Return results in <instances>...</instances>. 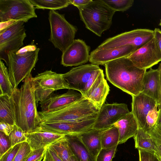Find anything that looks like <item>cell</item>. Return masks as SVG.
<instances>
[{
	"mask_svg": "<svg viewBox=\"0 0 161 161\" xmlns=\"http://www.w3.org/2000/svg\"><path fill=\"white\" fill-rule=\"evenodd\" d=\"M147 132L155 142L161 144V125L156 124Z\"/></svg>",
	"mask_w": 161,
	"mask_h": 161,
	"instance_id": "38",
	"label": "cell"
},
{
	"mask_svg": "<svg viewBox=\"0 0 161 161\" xmlns=\"http://www.w3.org/2000/svg\"><path fill=\"white\" fill-rule=\"evenodd\" d=\"M22 21L15 22L0 30V60L7 63V54L19 50L23 45L26 35Z\"/></svg>",
	"mask_w": 161,
	"mask_h": 161,
	"instance_id": "10",
	"label": "cell"
},
{
	"mask_svg": "<svg viewBox=\"0 0 161 161\" xmlns=\"http://www.w3.org/2000/svg\"><path fill=\"white\" fill-rule=\"evenodd\" d=\"M139 161H160L154 153L147 151L138 150Z\"/></svg>",
	"mask_w": 161,
	"mask_h": 161,
	"instance_id": "41",
	"label": "cell"
},
{
	"mask_svg": "<svg viewBox=\"0 0 161 161\" xmlns=\"http://www.w3.org/2000/svg\"><path fill=\"white\" fill-rule=\"evenodd\" d=\"M130 112L124 103L104 104L97 116L93 128L98 130L108 129Z\"/></svg>",
	"mask_w": 161,
	"mask_h": 161,
	"instance_id": "13",
	"label": "cell"
},
{
	"mask_svg": "<svg viewBox=\"0 0 161 161\" xmlns=\"http://www.w3.org/2000/svg\"><path fill=\"white\" fill-rule=\"evenodd\" d=\"M21 143L17 144L11 147L0 157V161H13L19 150Z\"/></svg>",
	"mask_w": 161,
	"mask_h": 161,
	"instance_id": "37",
	"label": "cell"
},
{
	"mask_svg": "<svg viewBox=\"0 0 161 161\" xmlns=\"http://www.w3.org/2000/svg\"><path fill=\"white\" fill-rule=\"evenodd\" d=\"M48 20L50 27L49 40L63 53L75 40L77 28L68 22L64 14L55 10L49 11Z\"/></svg>",
	"mask_w": 161,
	"mask_h": 161,
	"instance_id": "6",
	"label": "cell"
},
{
	"mask_svg": "<svg viewBox=\"0 0 161 161\" xmlns=\"http://www.w3.org/2000/svg\"><path fill=\"white\" fill-rule=\"evenodd\" d=\"M114 126L118 130L119 134L118 145L124 143L129 139L134 137L138 128L137 121L131 112L124 116L115 123Z\"/></svg>",
	"mask_w": 161,
	"mask_h": 161,
	"instance_id": "22",
	"label": "cell"
},
{
	"mask_svg": "<svg viewBox=\"0 0 161 161\" xmlns=\"http://www.w3.org/2000/svg\"><path fill=\"white\" fill-rule=\"evenodd\" d=\"M84 97L80 93L69 90L61 94L53 93L44 101L40 103L42 112H49L67 106Z\"/></svg>",
	"mask_w": 161,
	"mask_h": 161,
	"instance_id": "17",
	"label": "cell"
},
{
	"mask_svg": "<svg viewBox=\"0 0 161 161\" xmlns=\"http://www.w3.org/2000/svg\"><path fill=\"white\" fill-rule=\"evenodd\" d=\"M97 115L73 121L42 122L40 127L43 130L55 133L80 135L93 128Z\"/></svg>",
	"mask_w": 161,
	"mask_h": 161,
	"instance_id": "11",
	"label": "cell"
},
{
	"mask_svg": "<svg viewBox=\"0 0 161 161\" xmlns=\"http://www.w3.org/2000/svg\"><path fill=\"white\" fill-rule=\"evenodd\" d=\"M158 25L161 26V19H160V21Z\"/></svg>",
	"mask_w": 161,
	"mask_h": 161,
	"instance_id": "51",
	"label": "cell"
},
{
	"mask_svg": "<svg viewBox=\"0 0 161 161\" xmlns=\"http://www.w3.org/2000/svg\"><path fill=\"white\" fill-rule=\"evenodd\" d=\"M30 0H0V23L22 21L37 17Z\"/></svg>",
	"mask_w": 161,
	"mask_h": 161,
	"instance_id": "8",
	"label": "cell"
},
{
	"mask_svg": "<svg viewBox=\"0 0 161 161\" xmlns=\"http://www.w3.org/2000/svg\"><path fill=\"white\" fill-rule=\"evenodd\" d=\"M104 130L92 128L79 135L83 143L92 156L96 158L102 149L101 137Z\"/></svg>",
	"mask_w": 161,
	"mask_h": 161,
	"instance_id": "23",
	"label": "cell"
},
{
	"mask_svg": "<svg viewBox=\"0 0 161 161\" xmlns=\"http://www.w3.org/2000/svg\"><path fill=\"white\" fill-rule=\"evenodd\" d=\"M102 70L98 65H82L63 74V77L69 89L77 90L84 97Z\"/></svg>",
	"mask_w": 161,
	"mask_h": 161,
	"instance_id": "7",
	"label": "cell"
},
{
	"mask_svg": "<svg viewBox=\"0 0 161 161\" xmlns=\"http://www.w3.org/2000/svg\"><path fill=\"white\" fill-rule=\"evenodd\" d=\"M71 4L78 8L87 4L92 0H70Z\"/></svg>",
	"mask_w": 161,
	"mask_h": 161,
	"instance_id": "43",
	"label": "cell"
},
{
	"mask_svg": "<svg viewBox=\"0 0 161 161\" xmlns=\"http://www.w3.org/2000/svg\"><path fill=\"white\" fill-rule=\"evenodd\" d=\"M137 49L130 45L111 48H96L91 53L89 61L92 64L104 65L110 61L121 58L127 57Z\"/></svg>",
	"mask_w": 161,
	"mask_h": 161,
	"instance_id": "15",
	"label": "cell"
},
{
	"mask_svg": "<svg viewBox=\"0 0 161 161\" xmlns=\"http://www.w3.org/2000/svg\"><path fill=\"white\" fill-rule=\"evenodd\" d=\"M99 109L84 97L64 107L49 112L39 111L42 122L80 120L97 115Z\"/></svg>",
	"mask_w": 161,
	"mask_h": 161,
	"instance_id": "5",
	"label": "cell"
},
{
	"mask_svg": "<svg viewBox=\"0 0 161 161\" xmlns=\"http://www.w3.org/2000/svg\"><path fill=\"white\" fill-rule=\"evenodd\" d=\"M34 84L54 91L69 89L68 83L63 77V74H58L52 71L46 70L33 77Z\"/></svg>",
	"mask_w": 161,
	"mask_h": 161,
	"instance_id": "20",
	"label": "cell"
},
{
	"mask_svg": "<svg viewBox=\"0 0 161 161\" xmlns=\"http://www.w3.org/2000/svg\"><path fill=\"white\" fill-rule=\"evenodd\" d=\"M11 147L16 144L26 141V133L16 124L13 130L8 136Z\"/></svg>",
	"mask_w": 161,
	"mask_h": 161,
	"instance_id": "32",
	"label": "cell"
},
{
	"mask_svg": "<svg viewBox=\"0 0 161 161\" xmlns=\"http://www.w3.org/2000/svg\"><path fill=\"white\" fill-rule=\"evenodd\" d=\"M154 37L156 39L158 47L161 52V30L160 29L155 28L154 30Z\"/></svg>",
	"mask_w": 161,
	"mask_h": 161,
	"instance_id": "44",
	"label": "cell"
},
{
	"mask_svg": "<svg viewBox=\"0 0 161 161\" xmlns=\"http://www.w3.org/2000/svg\"><path fill=\"white\" fill-rule=\"evenodd\" d=\"M155 142L154 154L161 161V144Z\"/></svg>",
	"mask_w": 161,
	"mask_h": 161,
	"instance_id": "46",
	"label": "cell"
},
{
	"mask_svg": "<svg viewBox=\"0 0 161 161\" xmlns=\"http://www.w3.org/2000/svg\"><path fill=\"white\" fill-rule=\"evenodd\" d=\"M65 135L43 130L39 126L32 131L26 133V141L33 150L46 147Z\"/></svg>",
	"mask_w": 161,
	"mask_h": 161,
	"instance_id": "19",
	"label": "cell"
},
{
	"mask_svg": "<svg viewBox=\"0 0 161 161\" xmlns=\"http://www.w3.org/2000/svg\"><path fill=\"white\" fill-rule=\"evenodd\" d=\"M158 69L159 71L160 81V104L158 106V109L161 108V63L159 64Z\"/></svg>",
	"mask_w": 161,
	"mask_h": 161,
	"instance_id": "48",
	"label": "cell"
},
{
	"mask_svg": "<svg viewBox=\"0 0 161 161\" xmlns=\"http://www.w3.org/2000/svg\"><path fill=\"white\" fill-rule=\"evenodd\" d=\"M134 138L136 148L138 150L148 151L154 153L155 142L150 135L143 129L138 128Z\"/></svg>",
	"mask_w": 161,
	"mask_h": 161,
	"instance_id": "25",
	"label": "cell"
},
{
	"mask_svg": "<svg viewBox=\"0 0 161 161\" xmlns=\"http://www.w3.org/2000/svg\"><path fill=\"white\" fill-rule=\"evenodd\" d=\"M33 77L30 74L20 88H14L10 97L15 124L25 133L30 132L42 123L36 108Z\"/></svg>",
	"mask_w": 161,
	"mask_h": 161,
	"instance_id": "1",
	"label": "cell"
},
{
	"mask_svg": "<svg viewBox=\"0 0 161 161\" xmlns=\"http://www.w3.org/2000/svg\"><path fill=\"white\" fill-rule=\"evenodd\" d=\"M90 47L82 40L75 39L63 53L61 64L64 66L82 65L89 61Z\"/></svg>",
	"mask_w": 161,
	"mask_h": 161,
	"instance_id": "14",
	"label": "cell"
},
{
	"mask_svg": "<svg viewBox=\"0 0 161 161\" xmlns=\"http://www.w3.org/2000/svg\"><path fill=\"white\" fill-rule=\"evenodd\" d=\"M119 134L118 130L115 126L104 130L101 137L102 148L112 147L118 145Z\"/></svg>",
	"mask_w": 161,
	"mask_h": 161,
	"instance_id": "30",
	"label": "cell"
},
{
	"mask_svg": "<svg viewBox=\"0 0 161 161\" xmlns=\"http://www.w3.org/2000/svg\"><path fill=\"white\" fill-rule=\"evenodd\" d=\"M32 151L29 144L26 141L22 142L19 150L13 161H25Z\"/></svg>",
	"mask_w": 161,
	"mask_h": 161,
	"instance_id": "35",
	"label": "cell"
},
{
	"mask_svg": "<svg viewBox=\"0 0 161 161\" xmlns=\"http://www.w3.org/2000/svg\"><path fill=\"white\" fill-rule=\"evenodd\" d=\"M110 8L115 12H124L131 7L134 3L133 0H103Z\"/></svg>",
	"mask_w": 161,
	"mask_h": 161,
	"instance_id": "31",
	"label": "cell"
},
{
	"mask_svg": "<svg viewBox=\"0 0 161 161\" xmlns=\"http://www.w3.org/2000/svg\"><path fill=\"white\" fill-rule=\"evenodd\" d=\"M47 147L50 153L52 161H63L49 146L48 145Z\"/></svg>",
	"mask_w": 161,
	"mask_h": 161,
	"instance_id": "45",
	"label": "cell"
},
{
	"mask_svg": "<svg viewBox=\"0 0 161 161\" xmlns=\"http://www.w3.org/2000/svg\"><path fill=\"white\" fill-rule=\"evenodd\" d=\"M157 106L156 105L147 114L146 117L145 131L147 132L156 124L158 115Z\"/></svg>",
	"mask_w": 161,
	"mask_h": 161,
	"instance_id": "36",
	"label": "cell"
},
{
	"mask_svg": "<svg viewBox=\"0 0 161 161\" xmlns=\"http://www.w3.org/2000/svg\"><path fill=\"white\" fill-rule=\"evenodd\" d=\"M132 97L131 112L137 121L138 127L145 131L147 115L149 111L157 105V103L153 99L142 92Z\"/></svg>",
	"mask_w": 161,
	"mask_h": 161,
	"instance_id": "16",
	"label": "cell"
},
{
	"mask_svg": "<svg viewBox=\"0 0 161 161\" xmlns=\"http://www.w3.org/2000/svg\"><path fill=\"white\" fill-rule=\"evenodd\" d=\"M127 58L137 67L147 70L161 61V52L153 37Z\"/></svg>",
	"mask_w": 161,
	"mask_h": 161,
	"instance_id": "12",
	"label": "cell"
},
{
	"mask_svg": "<svg viewBox=\"0 0 161 161\" xmlns=\"http://www.w3.org/2000/svg\"><path fill=\"white\" fill-rule=\"evenodd\" d=\"M40 50L35 45L26 46L7 54L8 71L14 88L30 75L38 60Z\"/></svg>",
	"mask_w": 161,
	"mask_h": 161,
	"instance_id": "3",
	"label": "cell"
},
{
	"mask_svg": "<svg viewBox=\"0 0 161 161\" xmlns=\"http://www.w3.org/2000/svg\"><path fill=\"white\" fill-rule=\"evenodd\" d=\"M118 145L109 148H102L97 156V161H112L117 151Z\"/></svg>",
	"mask_w": 161,
	"mask_h": 161,
	"instance_id": "34",
	"label": "cell"
},
{
	"mask_svg": "<svg viewBox=\"0 0 161 161\" xmlns=\"http://www.w3.org/2000/svg\"><path fill=\"white\" fill-rule=\"evenodd\" d=\"M14 125L3 121L0 122V131L8 136L13 130Z\"/></svg>",
	"mask_w": 161,
	"mask_h": 161,
	"instance_id": "42",
	"label": "cell"
},
{
	"mask_svg": "<svg viewBox=\"0 0 161 161\" xmlns=\"http://www.w3.org/2000/svg\"><path fill=\"white\" fill-rule=\"evenodd\" d=\"M70 161H80L75 155L71 156L70 158Z\"/></svg>",
	"mask_w": 161,
	"mask_h": 161,
	"instance_id": "50",
	"label": "cell"
},
{
	"mask_svg": "<svg viewBox=\"0 0 161 161\" xmlns=\"http://www.w3.org/2000/svg\"><path fill=\"white\" fill-rule=\"evenodd\" d=\"M46 147L32 150L25 161H42L43 158Z\"/></svg>",
	"mask_w": 161,
	"mask_h": 161,
	"instance_id": "40",
	"label": "cell"
},
{
	"mask_svg": "<svg viewBox=\"0 0 161 161\" xmlns=\"http://www.w3.org/2000/svg\"><path fill=\"white\" fill-rule=\"evenodd\" d=\"M78 9L86 28L99 36L110 28L115 12L103 0H92Z\"/></svg>",
	"mask_w": 161,
	"mask_h": 161,
	"instance_id": "4",
	"label": "cell"
},
{
	"mask_svg": "<svg viewBox=\"0 0 161 161\" xmlns=\"http://www.w3.org/2000/svg\"><path fill=\"white\" fill-rule=\"evenodd\" d=\"M63 161H70L74 154L65 136L49 145Z\"/></svg>",
	"mask_w": 161,
	"mask_h": 161,
	"instance_id": "26",
	"label": "cell"
},
{
	"mask_svg": "<svg viewBox=\"0 0 161 161\" xmlns=\"http://www.w3.org/2000/svg\"><path fill=\"white\" fill-rule=\"evenodd\" d=\"M156 124L161 125V108L159 109L158 118Z\"/></svg>",
	"mask_w": 161,
	"mask_h": 161,
	"instance_id": "49",
	"label": "cell"
},
{
	"mask_svg": "<svg viewBox=\"0 0 161 161\" xmlns=\"http://www.w3.org/2000/svg\"><path fill=\"white\" fill-rule=\"evenodd\" d=\"M36 9H60L71 4L70 0H30Z\"/></svg>",
	"mask_w": 161,
	"mask_h": 161,
	"instance_id": "29",
	"label": "cell"
},
{
	"mask_svg": "<svg viewBox=\"0 0 161 161\" xmlns=\"http://www.w3.org/2000/svg\"><path fill=\"white\" fill-rule=\"evenodd\" d=\"M11 147L8 136L0 132V157Z\"/></svg>",
	"mask_w": 161,
	"mask_h": 161,
	"instance_id": "39",
	"label": "cell"
},
{
	"mask_svg": "<svg viewBox=\"0 0 161 161\" xmlns=\"http://www.w3.org/2000/svg\"><path fill=\"white\" fill-rule=\"evenodd\" d=\"M109 90V86L104 78L103 70L84 97L99 110L104 104Z\"/></svg>",
	"mask_w": 161,
	"mask_h": 161,
	"instance_id": "18",
	"label": "cell"
},
{
	"mask_svg": "<svg viewBox=\"0 0 161 161\" xmlns=\"http://www.w3.org/2000/svg\"><path fill=\"white\" fill-rule=\"evenodd\" d=\"M74 155L80 161H97L82 142L79 135H65Z\"/></svg>",
	"mask_w": 161,
	"mask_h": 161,
	"instance_id": "24",
	"label": "cell"
},
{
	"mask_svg": "<svg viewBox=\"0 0 161 161\" xmlns=\"http://www.w3.org/2000/svg\"><path fill=\"white\" fill-rule=\"evenodd\" d=\"M143 82L142 92L154 100L158 107L160 104V81L158 69L151 68L148 71H146Z\"/></svg>",
	"mask_w": 161,
	"mask_h": 161,
	"instance_id": "21",
	"label": "cell"
},
{
	"mask_svg": "<svg viewBox=\"0 0 161 161\" xmlns=\"http://www.w3.org/2000/svg\"><path fill=\"white\" fill-rule=\"evenodd\" d=\"M154 35V30L137 29L110 37L104 41L97 48H111L130 45L138 49L152 39Z\"/></svg>",
	"mask_w": 161,
	"mask_h": 161,
	"instance_id": "9",
	"label": "cell"
},
{
	"mask_svg": "<svg viewBox=\"0 0 161 161\" xmlns=\"http://www.w3.org/2000/svg\"><path fill=\"white\" fill-rule=\"evenodd\" d=\"M42 161H52L50 153L47 148Z\"/></svg>",
	"mask_w": 161,
	"mask_h": 161,
	"instance_id": "47",
	"label": "cell"
},
{
	"mask_svg": "<svg viewBox=\"0 0 161 161\" xmlns=\"http://www.w3.org/2000/svg\"><path fill=\"white\" fill-rule=\"evenodd\" d=\"M104 65L106 78L113 85L132 96L142 92L146 69L137 67L127 57L110 61Z\"/></svg>",
	"mask_w": 161,
	"mask_h": 161,
	"instance_id": "2",
	"label": "cell"
},
{
	"mask_svg": "<svg viewBox=\"0 0 161 161\" xmlns=\"http://www.w3.org/2000/svg\"><path fill=\"white\" fill-rule=\"evenodd\" d=\"M42 161L39 160V161Z\"/></svg>",
	"mask_w": 161,
	"mask_h": 161,
	"instance_id": "52",
	"label": "cell"
},
{
	"mask_svg": "<svg viewBox=\"0 0 161 161\" xmlns=\"http://www.w3.org/2000/svg\"><path fill=\"white\" fill-rule=\"evenodd\" d=\"M34 95L36 104L46 100L54 91V90L35 85Z\"/></svg>",
	"mask_w": 161,
	"mask_h": 161,
	"instance_id": "33",
	"label": "cell"
},
{
	"mask_svg": "<svg viewBox=\"0 0 161 161\" xmlns=\"http://www.w3.org/2000/svg\"><path fill=\"white\" fill-rule=\"evenodd\" d=\"M0 96L7 95L10 97L14 90L8 70L4 64L0 62Z\"/></svg>",
	"mask_w": 161,
	"mask_h": 161,
	"instance_id": "28",
	"label": "cell"
},
{
	"mask_svg": "<svg viewBox=\"0 0 161 161\" xmlns=\"http://www.w3.org/2000/svg\"><path fill=\"white\" fill-rule=\"evenodd\" d=\"M12 125L15 124L11 97L7 95L0 96V122Z\"/></svg>",
	"mask_w": 161,
	"mask_h": 161,
	"instance_id": "27",
	"label": "cell"
}]
</instances>
